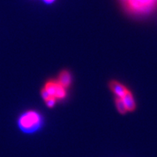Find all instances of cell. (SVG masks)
I'll return each mask as SVG.
<instances>
[{"label": "cell", "instance_id": "obj_8", "mask_svg": "<svg viewBox=\"0 0 157 157\" xmlns=\"http://www.w3.org/2000/svg\"><path fill=\"white\" fill-rule=\"evenodd\" d=\"M56 98H52V97L49 98L48 100H46V101H45L46 105H48L49 108L53 107L55 105V104H56Z\"/></svg>", "mask_w": 157, "mask_h": 157}, {"label": "cell", "instance_id": "obj_6", "mask_svg": "<svg viewBox=\"0 0 157 157\" xmlns=\"http://www.w3.org/2000/svg\"><path fill=\"white\" fill-rule=\"evenodd\" d=\"M57 81L58 82V83L60 85H62L66 89L68 88L70 86L71 83V76L70 72L66 70L62 71L59 74Z\"/></svg>", "mask_w": 157, "mask_h": 157}, {"label": "cell", "instance_id": "obj_7", "mask_svg": "<svg viewBox=\"0 0 157 157\" xmlns=\"http://www.w3.org/2000/svg\"><path fill=\"white\" fill-rule=\"evenodd\" d=\"M115 103H116V106H117V109L118 110L119 113H121V114H124L125 113L127 112V110L125 107L124 103L121 99V98L119 97H117L115 99Z\"/></svg>", "mask_w": 157, "mask_h": 157}, {"label": "cell", "instance_id": "obj_2", "mask_svg": "<svg viewBox=\"0 0 157 157\" xmlns=\"http://www.w3.org/2000/svg\"><path fill=\"white\" fill-rule=\"evenodd\" d=\"M41 117L34 111L23 113L18 119V126L24 132H33L40 126Z\"/></svg>", "mask_w": 157, "mask_h": 157}, {"label": "cell", "instance_id": "obj_5", "mask_svg": "<svg viewBox=\"0 0 157 157\" xmlns=\"http://www.w3.org/2000/svg\"><path fill=\"white\" fill-rule=\"evenodd\" d=\"M122 101L124 103L125 107L127 110V111H133L135 109L136 105H135V101L133 97L132 93L128 90L126 92V93L123 95L121 98Z\"/></svg>", "mask_w": 157, "mask_h": 157}, {"label": "cell", "instance_id": "obj_4", "mask_svg": "<svg viewBox=\"0 0 157 157\" xmlns=\"http://www.w3.org/2000/svg\"><path fill=\"white\" fill-rule=\"evenodd\" d=\"M109 87L111 91L113 92L115 95H117V97L122 98L123 95L126 93V92L128 90L126 87L121 84L120 82L117 81H111L109 83Z\"/></svg>", "mask_w": 157, "mask_h": 157}, {"label": "cell", "instance_id": "obj_3", "mask_svg": "<svg viewBox=\"0 0 157 157\" xmlns=\"http://www.w3.org/2000/svg\"><path fill=\"white\" fill-rule=\"evenodd\" d=\"M44 89L48 92L50 97L56 98V100L63 99L66 96V88L60 85L57 80H50L47 82Z\"/></svg>", "mask_w": 157, "mask_h": 157}, {"label": "cell", "instance_id": "obj_1", "mask_svg": "<svg viewBox=\"0 0 157 157\" xmlns=\"http://www.w3.org/2000/svg\"><path fill=\"white\" fill-rule=\"evenodd\" d=\"M129 14L143 16L157 10V0H120Z\"/></svg>", "mask_w": 157, "mask_h": 157}, {"label": "cell", "instance_id": "obj_9", "mask_svg": "<svg viewBox=\"0 0 157 157\" xmlns=\"http://www.w3.org/2000/svg\"><path fill=\"white\" fill-rule=\"evenodd\" d=\"M44 1L47 3H52V2L55 1V0H44Z\"/></svg>", "mask_w": 157, "mask_h": 157}]
</instances>
